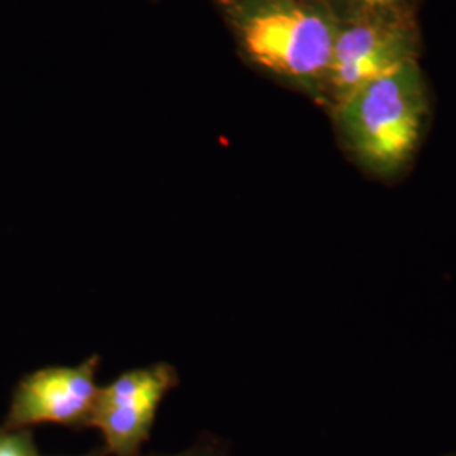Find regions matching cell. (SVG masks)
Instances as JSON below:
<instances>
[{"label":"cell","instance_id":"7","mask_svg":"<svg viewBox=\"0 0 456 456\" xmlns=\"http://www.w3.org/2000/svg\"><path fill=\"white\" fill-rule=\"evenodd\" d=\"M0 456H41L31 429H0Z\"/></svg>","mask_w":456,"mask_h":456},{"label":"cell","instance_id":"11","mask_svg":"<svg viewBox=\"0 0 456 456\" xmlns=\"http://www.w3.org/2000/svg\"><path fill=\"white\" fill-rule=\"evenodd\" d=\"M440 456H456V450H452V452H448V453H444V455Z\"/></svg>","mask_w":456,"mask_h":456},{"label":"cell","instance_id":"1","mask_svg":"<svg viewBox=\"0 0 456 456\" xmlns=\"http://www.w3.org/2000/svg\"><path fill=\"white\" fill-rule=\"evenodd\" d=\"M433 94L421 61L401 66L354 92L326 115L345 159L367 180H406L433 124Z\"/></svg>","mask_w":456,"mask_h":456},{"label":"cell","instance_id":"3","mask_svg":"<svg viewBox=\"0 0 456 456\" xmlns=\"http://www.w3.org/2000/svg\"><path fill=\"white\" fill-rule=\"evenodd\" d=\"M421 56L419 19L369 17L338 22L318 107L326 114L367 83L421 61Z\"/></svg>","mask_w":456,"mask_h":456},{"label":"cell","instance_id":"2","mask_svg":"<svg viewBox=\"0 0 456 456\" xmlns=\"http://www.w3.org/2000/svg\"><path fill=\"white\" fill-rule=\"evenodd\" d=\"M245 65L316 107L338 22L318 0H240L216 9Z\"/></svg>","mask_w":456,"mask_h":456},{"label":"cell","instance_id":"8","mask_svg":"<svg viewBox=\"0 0 456 456\" xmlns=\"http://www.w3.org/2000/svg\"><path fill=\"white\" fill-rule=\"evenodd\" d=\"M139 456H233L230 448L225 444V441L215 436H201L200 440L195 441L191 446L173 452V453H141Z\"/></svg>","mask_w":456,"mask_h":456},{"label":"cell","instance_id":"10","mask_svg":"<svg viewBox=\"0 0 456 456\" xmlns=\"http://www.w3.org/2000/svg\"><path fill=\"white\" fill-rule=\"evenodd\" d=\"M213 5L218 9V7H224V5H228V4H235V2H240V0H212Z\"/></svg>","mask_w":456,"mask_h":456},{"label":"cell","instance_id":"4","mask_svg":"<svg viewBox=\"0 0 456 456\" xmlns=\"http://www.w3.org/2000/svg\"><path fill=\"white\" fill-rule=\"evenodd\" d=\"M178 386L180 374L167 362L126 370L100 387L88 428L100 431L109 456H139L166 395Z\"/></svg>","mask_w":456,"mask_h":456},{"label":"cell","instance_id":"9","mask_svg":"<svg viewBox=\"0 0 456 456\" xmlns=\"http://www.w3.org/2000/svg\"><path fill=\"white\" fill-rule=\"evenodd\" d=\"M77 456H109V453L105 452L103 446H97V448H94V450H90V452H86V453H83V455Z\"/></svg>","mask_w":456,"mask_h":456},{"label":"cell","instance_id":"5","mask_svg":"<svg viewBox=\"0 0 456 456\" xmlns=\"http://www.w3.org/2000/svg\"><path fill=\"white\" fill-rule=\"evenodd\" d=\"M100 355L78 365H51L22 377L12 392L5 429H29L39 424H58L85 429L95 408Z\"/></svg>","mask_w":456,"mask_h":456},{"label":"cell","instance_id":"6","mask_svg":"<svg viewBox=\"0 0 456 456\" xmlns=\"http://www.w3.org/2000/svg\"><path fill=\"white\" fill-rule=\"evenodd\" d=\"M337 22L369 17L419 19L424 0H318Z\"/></svg>","mask_w":456,"mask_h":456}]
</instances>
